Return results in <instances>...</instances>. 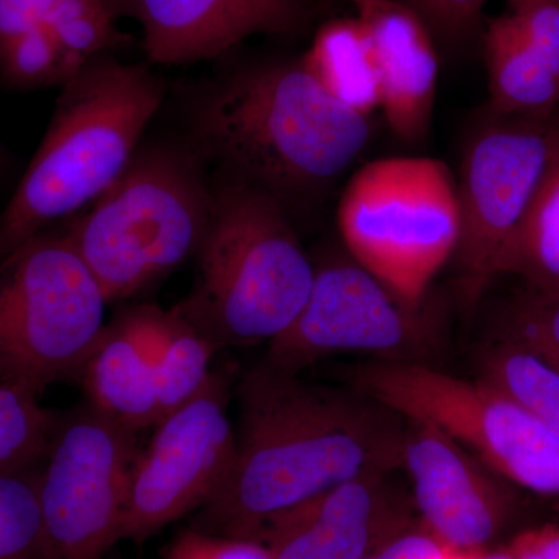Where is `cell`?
Returning a JSON list of instances; mask_svg holds the SVG:
<instances>
[{"label": "cell", "instance_id": "cell-22", "mask_svg": "<svg viewBox=\"0 0 559 559\" xmlns=\"http://www.w3.org/2000/svg\"><path fill=\"white\" fill-rule=\"evenodd\" d=\"M479 381L559 430V370L538 353L498 337L481 356Z\"/></svg>", "mask_w": 559, "mask_h": 559}, {"label": "cell", "instance_id": "cell-25", "mask_svg": "<svg viewBox=\"0 0 559 559\" xmlns=\"http://www.w3.org/2000/svg\"><path fill=\"white\" fill-rule=\"evenodd\" d=\"M80 69L47 27L0 43V76L17 90L62 86Z\"/></svg>", "mask_w": 559, "mask_h": 559}, {"label": "cell", "instance_id": "cell-17", "mask_svg": "<svg viewBox=\"0 0 559 559\" xmlns=\"http://www.w3.org/2000/svg\"><path fill=\"white\" fill-rule=\"evenodd\" d=\"M86 404L120 428L139 433L160 421L156 373L142 307L105 326L80 374Z\"/></svg>", "mask_w": 559, "mask_h": 559}, {"label": "cell", "instance_id": "cell-36", "mask_svg": "<svg viewBox=\"0 0 559 559\" xmlns=\"http://www.w3.org/2000/svg\"><path fill=\"white\" fill-rule=\"evenodd\" d=\"M337 2H340V0H318L319 10H329L331 7L336 5Z\"/></svg>", "mask_w": 559, "mask_h": 559}, {"label": "cell", "instance_id": "cell-1", "mask_svg": "<svg viewBox=\"0 0 559 559\" xmlns=\"http://www.w3.org/2000/svg\"><path fill=\"white\" fill-rule=\"evenodd\" d=\"M238 396L234 468L193 528L257 539L267 522L326 489L403 468L406 418L359 390L310 384L261 362Z\"/></svg>", "mask_w": 559, "mask_h": 559}, {"label": "cell", "instance_id": "cell-31", "mask_svg": "<svg viewBox=\"0 0 559 559\" xmlns=\"http://www.w3.org/2000/svg\"><path fill=\"white\" fill-rule=\"evenodd\" d=\"M448 547L419 524L403 530L366 559H444Z\"/></svg>", "mask_w": 559, "mask_h": 559}, {"label": "cell", "instance_id": "cell-18", "mask_svg": "<svg viewBox=\"0 0 559 559\" xmlns=\"http://www.w3.org/2000/svg\"><path fill=\"white\" fill-rule=\"evenodd\" d=\"M479 40L487 68L489 110L514 117L559 112L558 76L530 46L509 13L485 20Z\"/></svg>", "mask_w": 559, "mask_h": 559}, {"label": "cell", "instance_id": "cell-15", "mask_svg": "<svg viewBox=\"0 0 559 559\" xmlns=\"http://www.w3.org/2000/svg\"><path fill=\"white\" fill-rule=\"evenodd\" d=\"M139 22L150 62L215 60L252 36L294 38L310 31L318 0H117Z\"/></svg>", "mask_w": 559, "mask_h": 559}, {"label": "cell", "instance_id": "cell-8", "mask_svg": "<svg viewBox=\"0 0 559 559\" xmlns=\"http://www.w3.org/2000/svg\"><path fill=\"white\" fill-rule=\"evenodd\" d=\"M353 389L407 419L443 429L492 473L536 495L559 496V430L498 390L429 364L374 360L349 373Z\"/></svg>", "mask_w": 559, "mask_h": 559}, {"label": "cell", "instance_id": "cell-24", "mask_svg": "<svg viewBox=\"0 0 559 559\" xmlns=\"http://www.w3.org/2000/svg\"><path fill=\"white\" fill-rule=\"evenodd\" d=\"M117 0H57L46 27L80 68L123 46L117 28Z\"/></svg>", "mask_w": 559, "mask_h": 559}, {"label": "cell", "instance_id": "cell-20", "mask_svg": "<svg viewBox=\"0 0 559 559\" xmlns=\"http://www.w3.org/2000/svg\"><path fill=\"white\" fill-rule=\"evenodd\" d=\"M142 312L162 419L200 393L218 348L175 310L143 305Z\"/></svg>", "mask_w": 559, "mask_h": 559}, {"label": "cell", "instance_id": "cell-9", "mask_svg": "<svg viewBox=\"0 0 559 559\" xmlns=\"http://www.w3.org/2000/svg\"><path fill=\"white\" fill-rule=\"evenodd\" d=\"M447 329L443 299L430 293L425 305L409 307L344 249L314 263L310 296L289 329L267 344L263 362L299 374L329 356L360 353L432 366Z\"/></svg>", "mask_w": 559, "mask_h": 559}, {"label": "cell", "instance_id": "cell-35", "mask_svg": "<svg viewBox=\"0 0 559 559\" xmlns=\"http://www.w3.org/2000/svg\"><path fill=\"white\" fill-rule=\"evenodd\" d=\"M484 551L448 550L444 559H480Z\"/></svg>", "mask_w": 559, "mask_h": 559}, {"label": "cell", "instance_id": "cell-5", "mask_svg": "<svg viewBox=\"0 0 559 559\" xmlns=\"http://www.w3.org/2000/svg\"><path fill=\"white\" fill-rule=\"evenodd\" d=\"M202 162L191 146L138 151L62 231L108 304L138 296L197 257L215 207Z\"/></svg>", "mask_w": 559, "mask_h": 559}, {"label": "cell", "instance_id": "cell-6", "mask_svg": "<svg viewBox=\"0 0 559 559\" xmlns=\"http://www.w3.org/2000/svg\"><path fill=\"white\" fill-rule=\"evenodd\" d=\"M337 227L352 259L419 308L457 249V182L430 157L369 162L342 190Z\"/></svg>", "mask_w": 559, "mask_h": 559}, {"label": "cell", "instance_id": "cell-7", "mask_svg": "<svg viewBox=\"0 0 559 559\" xmlns=\"http://www.w3.org/2000/svg\"><path fill=\"white\" fill-rule=\"evenodd\" d=\"M108 305L68 238L44 231L0 259V382L43 395L79 381Z\"/></svg>", "mask_w": 559, "mask_h": 559}, {"label": "cell", "instance_id": "cell-33", "mask_svg": "<svg viewBox=\"0 0 559 559\" xmlns=\"http://www.w3.org/2000/svg\"><path fill=\"white\" fill-rule=\"evenodd\" d=\"M506 549L511 559H559V524L547 522L521 530Z\"/></svg>", "mask_w": 559, "mask_h": 559}, {"label": "cell", "instance_id": "cell-19", "mask_svg": "<svg viewBox=\"0 0 559 559\" xmlns=\"http://www.w3.org/2000/svg\"><path fill=\"white\" fill-rule=\"evenodd\" d=\"M305 68L333 100L370 119L381 109V76L369 33L358 17L325 22L312 38Z\"/></svg>", "mask_w": 559, "mask_h": 559}, {"label": "cell", "instance_id": "cell-32", "mask_svg": "<svg viewBox=\"0 0 559 559\" xmlns=\"http://www.w3.org/2000/svg\"><path fill=\"white\" fill-rule=\"evenodd\" d=\"M57 0H0V43L46 27Z\"/></svg>", "mask_w": 559, "mask_h": 559}, {"label": "cell", "instance_id": "cell-21", "mask_svg": "<svg viewBox=\"0 0 559 559\" xmlns=\"http://www.w3.org/2000/svg\"><path fill=\"white\" fill-rule=\"evenodd\" d=\"M502 275H516L528 289L559 293V117L549 164L507 250Z\"/></svg>", "mask_w": 559, "mask_h": 559}, {"label": "cell", "instance_id": "cell-14", "mask_svg": "<svg viewBox=\"0 0 559 559\" xmlns=\"http://www.w3.org/2000/svg\"><path fill=\"white\" fill-rule=\"evenodd\" d=\"M393 473H371L278 514L257 540L272 559H366L417 524L412 495Z\"/></svg>", "mask_w": 559, "mask_h": 559}, {"label": "cell", "instance_id": "cell-30", "mask_svg": "<svg viewBox=\"0 0 559 559\" xmlns=\"http://www.w3.org/2000/svg\"><path fill=\"white\" fill-rule=\"evenodd\" d=\"M162 559H272L270 550L257 539L212 535L198 528L180 532L168 544Z\"/></svg>", "mask_w": 559, "mask_h": 559}, {"label": "cell", "instance_id": "cell-3", "mask_svg": "<svg viewBox=\"0 0 559 559\" xmlns=\"http://www.w3.org/2000/svg\"><path fill=\"white\" fill-rule=\"evenodd\" d=\"M165 98L146 64L106 53L62 84L49 128L0 215V259L72 218L123 175Z\"/></svg>", "mask_w": 559, "mask_h": 559}, {"label": "cell", "instance_id": "cell-13", "mask_svg": "<svg viewBox=\"0 0 559 559\" xmlns=\"http://www.w3.org/2000/svg\"><path fill=\"white\" fill-rule=\"evenodd\" d=\"M401 469L419 524L448 549H492L509 527L514 500L502 477L436 425L406 418Z\"/></svg>", "mask_w": 559, "mask_h": 559}, {"label": "cell", "instance_id": "cell-23", "mask_svg": "<svg viewBox=\"0 0 559 559\" xmlns=\"http://www.w3.org/2000/svg\"><path fill=\"white\" fill-rule=\"evenodd\" d=\"M60 417L35 393L0 382V476L39 471Z\"/></svg>", "mask_w": 559, "mask_h": 559}, {"label": "cell", "instance_id": "cell-29", "mask_svg": "<svg viewBox=\"0 0 559 559\" xmlns=\"http://www.w3.org/2000/svg\"><path fill=\"white\" fill-rule=\"evenodd\" d=\"M524 38L559 80V0H506Z\"/></svg>", "mask_w": 559, "mask_h": 559}, {"label": "cell", "instance_id": "cell-38", "mask_svg": "<svg viewBox=\"0 0 559 559\" xmlns=\"http://www.w3.org/2000/svg\"><path fill=\"white\" fill-rule=\"evenodd\" d=\"M106 559H121V558H119V557L110 558V555H109V557H108V558H106Z\"/></svg>", "mask_w": 559, "mask_h": 559}, {"label": "cell", "instance_id": "cell-10", "mask_svg": "<svg viewBox=\"0 0 559 559\" xmlns=\"http://www.w3.org/2000/svg\"><path fill=\"white\" fill-rule=\"evenodd\" d=\"M559 112L514 117L485 106L462 151L457 183L460 237L454 289L463 310L474 311L495 280L524 223L554 146Z\"/></svg>", "mask_w": 559, "mask_h": 559}, {"label": "cell", "instance_id": "cell-16", "mask_svg": "<svg viewBox=\"0 0 559 559\" xmlns=\"http://www.w3.org/2000/svg\"><path fill=\"white\" fill-rule=\"evenodd\" d=\"M369 33L381 76V109L406 143L428 138L440 60L428 25L396 0H349Z\"/></svg>", "mask_w": 559, "mask_h": 559}, {"label": "cell", "instance_id": "cell-4", "mask_svg": "<svg viewBox=\"0 0 559 559\" xmlns=\"http://www.w3.org/2000/svg\"><path fill=\"white\" fill-rule=\"evenodd\" d=\"M197 280L173 310L216 348L270 344L304 308L314 282L282 202L241 180L215 187V207L197 257Z\"/></svg>", "mask_w": 559, "mask_h": 559}, {"label": "cell", "instance_id": "cell-27", "mask_svg": "<svg viewBox=\"0 0 559 559\" xmlns=\"http://www.w3.org/2000/svg\"><path fill=\"white\" fill-rule=\"evenodd\" d=\"M498 337L524 345L559 370V293L522 289L502 311Z\"/></svg>", "mask_w": 559, "mask_h": 559}, {"label": "cell", "instance_id": "cell-37", "mask_svg": "<svg viewBox=\"0 0 559 559\" xmlns=\"http://www.w3.org/2000/svg\"><path fill=\"white\" fill-rule=\"evenodd\" d=\"M7 165V156L5 151H3L2 146H0V170Z\"/></svg>", "mask_w": 559, "mask_h": 559}, {"label": "cell", "instance_id": "cell-34", "mask_svg": "<svg viewBox=\"0 0 559 559\" xmlns=\"http://www.w3.org/2000/svg\"><path fill=\"white\" fill-rule=\"evenodd\" d=\"M480 559H511L509 551H507L506 546L503 547H492V549L485 550L481 554Z\"/></svg>", "mask_w": 559, "mask_h": 559}, {"label": "cell", "instance_id": "cell-28", "mask_svg": "<svg viewBox=\"0 0 559 559\" xmlns=\"http://www.w3.org/2000/svg\"><path fill=\"white\" fill-rule=\"evenodd\" d=\"M421 17L433 39L459 50L480 39L488 0H396Z\"/></svg>", "mask_w": 559, "mask_h": 559}, {"label": "cell", "instance_id": "cell-2", "mask_svg": "<svg viewBox=\"0 0 559 559\" xmlns=\"http://www.w3.org/2000/svg\"><path fill=\"white\" fill-rule=\"evenodd\" d=\"M191 148L226 178L310 209L366 153L370 119L330 97L297 60L241 66L216 81L191 119Z\"/></svg>", "mask_w": 559, "mask_h": 559}, {"label": "cell", "instance_id": "cell-11", "mask_svg": "<svg viewBox=\"0 0 559 559\" xmlns=\"http://www.w3.org/2000/svg\"><path fill=\"white\" fill-rule=\"evenodd\" d=\"M138 433L90 404L61 414L38 473L44 559H106L119 544Z\"/></svg>", "mask_w": 559, "mask_h": 559}, {"label": "cell", "instance_id": "cell-26", "mask_svg": "<svg viewBox=\"0 0 559 559\" xmlns=\"http://www.w3.org/2000/svg\"><path fill=\"white\" fill-rule=\"evenodd\" d=\"M38 473L0 476V559H44Z\"/></svg>", "mask_w": 559, "mask_h": 559}, {"label": "cell", "instance_id": "cell-12", "mask_svg": "<svg viewBox=\"0 0 559 559\" xmlns=\"http://www.w3.org/2000/svg\"><path fill=\"white\" fill-rule=\"evenodd\" d=\"M230 384V371L216 367L197 396L154 426L132 468L119 543H142L219 495L237 450Z\"/></svg>", "mask_w": 559, "mask_h": 559}]
</instances>
